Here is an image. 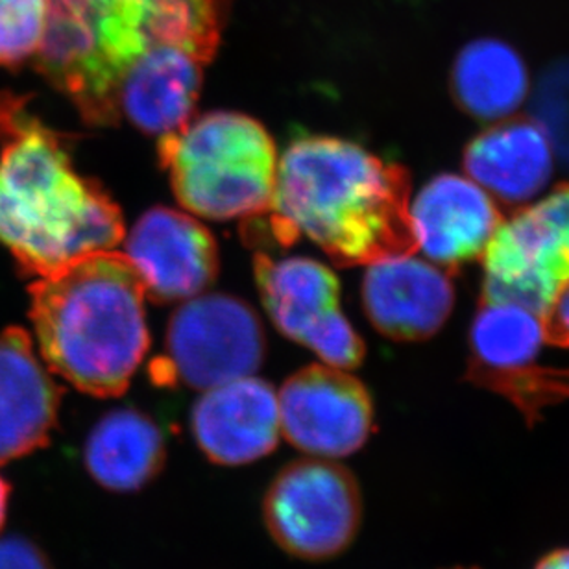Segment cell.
Segmentation results:
<instances>
[{"label": "cell", "mask_w": 569, "mask_h": 569, "mask_svg": "<svg viewBox=\"0 0 569 569\" xmlns=\"http://www.w3.org/2000/svg\"><path fill=\"white\" fill-rule=\"evenodd\" d=\"M247 239L280 247L307 237L342 267L417 252L411 176L345 139H296L278 161L274 194Z\"/></svg>", "instance_id": "1"}, {"label": "cell", "mask_w": 569, "mask_h": 569, "mask_svg": "<svg viewBox=\"0 0 569 569\" xmlns=\"http://www.w3.org/2000/svg\"><path fill=\"white\" fill-rule=\"evenodd\" d=\"M124 241L121 208L72 164L66 133L0 93V247L32 278Z\"/></svg>", "instance_id": "2"}, {"label": "cell", "mask_w": 569, "mask_h": 569, "mask_svg": "<svg viewBox=\"0 0 569 569\" xmlns=\"http://www.w3.org/2000/svg\"><path fill=\"white\" fill-rule=\"evenodd\" d=\"M231 0H49V24L33 58L44 80L83 121L116 127L117 93L133 67L164 47L208 66Z\"/></svg>", "instance_id": "3"}, {"label": "cell", "mask_w": 569, "mask_h": 569, "mask_svg": "<svg viewBox=\"0 0 569 569\" xmlns=\"http://www.w3.org/2000/svg\"><path fill=\"white\" fill-rule=\"evenodd\" d=\"M28 292L49 370L86 395H124L150 346L147 295L127 253H88L33 278Z\"/></svg>", "instance_id": "4"}, {"label": "cell", "mask_w": 569, "mask_h": 569, "mask_svg": "<svg viewBox=\"0 0 569 569\" xmlns=\"http://www.w3.org/2000/svg\"><path fill=\"white\" fill-rule=\"evenodd\" d=\"M178 202L203 219H252L269 209L278 174L270 133L252 117L213 111L159 138Z\"/></svg>", "instance_id": "5"}, {"label": "cell", "mask_w": 569, "mask_h": 569, "mask_svg": "<svg viewBox=\"0 0 569 569\" xmlns=\"http://www.w3.org/2000/svg\"><path fill=\"white\" fill-rule=\"evenodd\" d=\"M263 518L284 553L301 560L333 559L350 548L361 527V488L339 462L295 460L270 482Z\"/></svg>", "instance_id": "6"}, {"label": "cell", "mask_w": 569, "mask_h": 569, "mask_svg": "<svg viewBox=\"0 0 569 569\" xmlns=\"http://www.w3.org/2000/svg\"><path fill=\"white\" fill-rule=\"evenodd\" d=\"M481 301H509L542 317L569 283V183L503 220L482 253Z\"/></svg>", "instance_id": "7"}, {"label": "cell", "mask_w": 569, "mask_h": 569, "mask_svg": "<svg viewBox=\"0 0 569 569\" xmlns=\"http://www.w3.org/2000/svg\"><path fill=\"white\" fill-rule=\"evenodd\" d=\"M543 345L538 315L509 301H481L466 379L512 401L532 426L546 407L569 400V370L540 365Z\"/></svg>", "instance_id": "8"}, {"label": "cell", "mask_w": 569, "mask_h": 569, "mask_svg": "<svg viewBox=\"0 0 569 569\" xmlns=\"http://www.w3.org/2000/svg\"><path fill=\"white\" fill-rule=\"evenodd\" d=\"M253 272L264 309L287 339L315 351L329 367L353 370L361 365L365 342L340 309L339 280L328 267L258 252Z\"/></svg>", "instance_id": "9"}, {"label": "cell", "mask_w": 569, "mask_h": 569, "mask_svg": "<svg viewBox=\"0 0 569 569\" xmlns=\"http://www.w3.org/2000/svg\"><path fill=\"white\" fill-rule=\"evenodd\" d=\"M167 362L187 387L209 390L259 370L263 328L252 307L224 295L187 301L170 318Z\"/></svg>", "instance_id": "10"}, {"label": "cell", "mask_w": 569, "mask_h": 569, "mask_svg": "<svg viewBox=\"0 0 569 569\" xmlns=\"http://www.w3.org/2000/svg\"><path fill=\"white\" fill-rule=\"evenodd\" d=\"M284 438L322 459H340L367 443L373 401L367 387L342 368L311 365L290 376L278 395Z\"/></svg>", "instance_id": "11"}, {"label": "cell", "mask_w": 569, "mask_h": 569, "mask_svg": "<svg viewBox=\"0 0 569 569\" xmlns=\"http://www.w3.org/2000/svg\"><path fill=\"white\" fill-rule=\"evenodd\" d=\"M127 258L153 301L197 298L219 272V250L206 226L189 214L153 208L133 226Z\"/></svg>", "instance_id": "12"}, {"label": "cell", "mask_w": 569, "mask_h": 569, "mask_svg": "<svg viewBox=\"0 0 569 569\" xmlns=\"http://www.w3.org/2000/svg\"><path fill=\"white\" fill-rule=\"evenodd\" d=\"M198 448L217 465L263 459L280 442V406L272 385L247 376L206 390L192 409Z\"/></svg>", "instance_id": "13"}, {"label": "cell", "mask_w": 569, "mask_h": 569, "mask_svg": "<svg viewBox=\"0 0 569 569\" xmlns=\"http://www.w3.org/2000/svg\"><path fill=\"white\" fill-rule=\"evenodd\" d=\"M455 303L443 270L415 256H396L368 264L362 306L379 333L398 342L426 340L442 328Z\"/></svg>", "instance_id": "14"}, {"label": "cell", "mask_w": 569, "mask_h": 569, "mask_svg": "<svg viewBox=\"0 0 569 569\" xmlns=\"http://www.w3.org/2000/svg\"><path fill=\"white\" fill-rule=\"evenodd\" d=\"M418 250L443 269L481 258L503 222L498 203L465 176L432 178L411 206Z\"/></svg>", "instance_id": "15"}, {"label": "cell", "mask_w": 569, "mask_h": 569, "mask_svg": "<svg viewBox=\"0 0 569 569\" xmlns=\"http://www.w3.org/2000/svg\"><path fill=\"white\" fill-rule=\"evenodd\" d=\"M60 403V387L28 331H0V466L49 446Z\"/></svg>", "instance_id": "16"}, {"label": "cell", "mask_w": 569, "mask_h": 569, "mask_svg": "<svg viewBox=\"0 0 569 569\" xmlns=\"http://www.w3.org/2000/svg\"><path fill=\"white\" fill-rule=\"evenodd\" d=\"M203 63L189 50L164 47L133 67L117 93L119 122L148 136L176 132L192 119L202 88Z\"/></svg>", "instance_id": "17"}, {"label": "cell", "mask_w": 569, "mask_h": 569, "mask_svg": "<svg viewBox=\"0 0 569 569\" xmlns=\"http://www.w3.org/2000/svg\"><path fill=\"white\" fill-rule=\"evenodd\" d=\"M465 170L485 191L516 206L546 189L553 174V152L537 122L503 119L468 144Z\"/></svg>", "instance_id": "18"}, {"label": "cell", "mask_w": 569, "mask_h": 569, "mask_svg": "<svg viewBox=\"0 0 569 569\" xmlns=\"http://www.w3.org/2000/svg\"><path fill=\"white\" fill-rule=\"evenodd\" d=\"M167 443L158 423L136 409L106 415L89 432L83 460L89 476L113 492H136L163 470Z\"/></svg>", "instance_id": "19"}, {"label": "cell", "mask_w": 569, "mask_h": 569, "mask_svg": "<svg viewBox=\"0 0 569 569\" xmlns=\"http://www.w3.org/2000/svg\"><path fill=\"white\" fill-rule=\"evenodd\" d=\"M451 93L457 104L477 121H503L523 104L529 93L526 61L499 39H476L455 60Z\"/></svg>", "instance_id": "20"}, {"label": "cell", "mask_w": 569, "mask_h": 569, "mask_svg": "<svg viewBox=\"0 0 569 569\" xmlns=\"http://www.w3.org/2000/svg\"><path fill=\"white\" fill-rule=\"evenodd\" d=\"M49 24V0H0V67L19 69L38 56Z\"/></svg>", "instance_id": "21"}, {"label": "cell", "mask_w": 569, "mask_h": 569, "mask_svg": "<svg viewBox=\"0 0 569 569\" xmlns=\"http://www.w3.org/2000/svg\"><path fill=\"white\" fill-rule=\"evenodd\" d=\"M0 569H54L38 543L24 537L0 538Z\"/></svg>", "instance_id": "22"}, {"label": "cell", "mask_w": 569, "mask_h": 569, "mask_svg": "<svg viewBox=\"0 0 569 569\" xmlns=\"http://www.w3.org/2000/svg\"><path fill=\"white\" fill-rule=\"evenodd\" d=\"M543 339L555 348H569V283L542 317Z\"/></svg>", "instance_id": "23"}, {"label": "cell", "mask_w": 569, "mask_h": 569, "mask_svg": "<svg viewBox=\"0 0 569 569\" xmlns=\"http://www.w3.org/2000/svg\"><path fill=\"white\" fill-rule=\"evenodd\" d=\"M535 569H569V549H557L546 555Z\"/></svg>", "instance_id": "24"}, {"label": "cell", "mask_w": 569, "mask_h": 569, "mask_svg": "<svg viewBox=\"0 0 569 569\" xmlns=\"http://www.w3.org/2000/svg\"><path fill=\"white\" fill-rule=\"evenodd\" d=\"M11 487L4 477H0V529L4 527L6 515H8V503H10Z\"/></svg>", "instance_id": "25"}, {"label": "cell", "mask_w": 569, "mask_h": 569, "mask_svg": "<svg viewBox=\"0 0 569 569\" xmlns=\"http://www.w3.org/2000/svg\"><path fill=\"white\" fill-rule=\"evenodd\" d=\"M451 569H477V568H451Z\"/></svg>", "instance_id": "26"}]
</instances>
